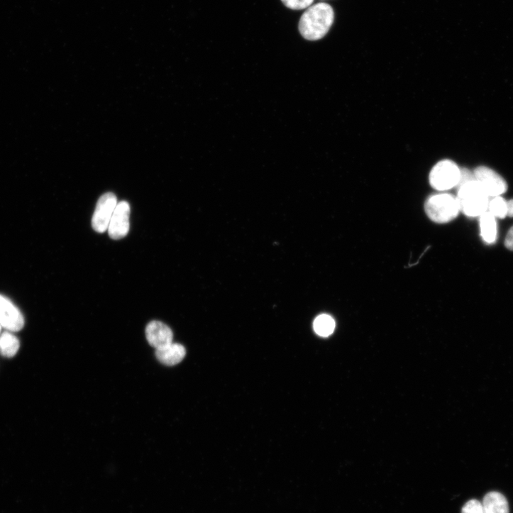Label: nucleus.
<instances>
[{"mask_svg": "<svg viewBox=\"0 0 513 513\" xmlns=\"http://www.w3.org/2000/svg\"><path fill=\"white\" fill-rule=\"evenodd\" d=\"M333 21L331 6L320 3L310 6L303 13L299 23V31L305 40H319L328 33Z\"/></svg>", "mask_w": 513, "mask_h": 513, "instance_id": "1", "label": "nucleus"}, {"mask_svg": "<svg viewBox=\"0 0 513 513\" xmlns=\"http://www.w3.org/2000/svg\"><path fill=\"white\" fill-rule=\"evenodd\" d=\"M457 199L460 209L469 217H480L487 212L489 197L475 180L458 187Z\"/></svg>", "mask_w": 513, "mask_h": 513, "instance_id": "2", "label": "nucleus"}, {"mask_svg": "<svg viewBox=\"0 0 513 513\" xmlns=\"http://www.w3.org/2000/svg\"><path fill=\"white\" fill-rule=\"evenodd\" d=\"M424 209L427 216L436 224L449 223L460 211L457 197L448 194L431 197L426 202Z\"/></svg>", "mask_w": 513, "mask_h": 513, "instance_id": "3", "label": "nucleus"}, {"mask_svg": "<svg viewBox=\"0 0 513 513\" xmlns=\"http://www.w3.org/2000/svg\"><path fill=\"white\" fill-rule=\"evenodd\" d=\"M460 170L452 160L438 162L431 170L429 175L431 186L439 192H445L458 187Z\"/></svg>", "mask_w": 513, "mask_h": 513, "instance_id": "4", "label": "nucleus"}, {"mask_svg": "<svg viewBox=\"0 0 513 513\" xmlns=\"http://www.w3.org/2000/svg\"><path fill=\"white\" fill-rule=\"evenodd\" d=\"M473 175L475 180L489 197H500L507 190V185L504 179L488 167H478L475 169Z\"/></svg>", "mask_w": 513, "mask_h": 513, "instance_id": "5", "label": "nucleus"}, {"mask_svg": "<svg viewBox=\"0 0 513 513\" xmlns=\"http://www.w3.org/2000/svg\"><path fill=\"white\" fill-rule=\"evenodd\" d=\"M117 204L116 197L112 193H106L101 197L92 221L93 229L96 232L103 233L108 230Z\"/></svg>", "mask_w": 513, "mask_h": 513, "instance_id": "6", "label": "nucleus"}, {"mask_svg": "<svg viewBox=\"0 0 513 513\" xmlns=\"http://www.w3.org/2000/svg\"><path fill=\"white\" fill-rule=\"evenodd\" d=\"M130 205L128 202L118 203L108 228L111 239L120 240L127 236L130 229Z\"/></svg>", "mask_w": 513, "mask_h": 513, "instance_id": "7", "label": "nucleus"}, {"mask_svg": "<svg viewBox=\"0 0 513 513\" xmlns=\"http://www.w3.org/2000/svg\"><path fill=\"white\" fill-rule=\"evenodd\" d=\"M0 323L10 331H19L25 325L20 309L6 297L0 294Z\"/></svg>", "mask_w": 513, "mask_h": 513, "instance_id": "8", "label": "nucleus"}, {"mask_svg": "<svg viewBox=\"0 0 513 513\" xmlns=\"http://www.w3.org/2000/svg\"><path fill=\"white\" fill-rule=\"evenodd\" d=\"M145 336L149 345L155 350L164 348L173 343L172 330L159 321H152L147 325Z\"/></svg>", "mask_w": 513, "mask_h": 513, "instance_id": "9", "label": "nucleus"}, {"mask_svg": "<svg viewBox=\"0 0 513 513\" xmlns=\"http://www.w3.org/2000/svg\"><path fill=\"white\" fill-rule=\"evenodd\" d=\"M186 355L187 351L185 348L177 343H172L155 351L157 360L166 366H175L181 363L185 358Z\"/></svg>", "mask_w": 513, "mask_h": 513, "instance_id": "10", "label": "nucleus"}, {"mask_svg": "<svg viewBox=\"0 0 513 513\" xmlns=\"http://www.w3.org/2000/svg\"><path fill=\"white\" fill-rule=\"evenodd\" d=\"M482 503L485 513H509L507 500L500 492H488Z\"/></svg>", "mask_w": 513, "mask_h": 513, "instance_id": "11", "label": "nucleus"}, {"mask_svg": "<svg viewBox=\"0 0 513 513\" xmlns=\"http://www.w3.org/2000/svg\"><path fill=\"white\" fill-rule=\"evenodd\" d=\"M19 339L9 331L0 336V355L5 358H13L20 349Z\"/></svg>", "mask_w": 513, "mask_h": 513, "instance_id": "12", "label": "nucleus"}, {"mask_svg": "<svg viewBox=\"0 0 513 513\" xmlns=\"http://www.w3.org/2000/svg\"><path fill=\"white\" fill-rule=\"evenodd\" d=\"M480 217V233L483 240L487 243H494L497 233L495 218L489 212H485Z\"/></svg>", "mask_w": 513, "mask_h": 513, "instance_id": "13", "label": "nucleus"}, {"mask_svg": "<svg viewBox=\"0 0 513 513\" xmlns=\"http://www.w3.org/2000/svg\"><path fill=\"white\" fill-rule=\"evenodd\" d=\"M335 329V321L328 314H321L318 316L314 321V329L315 332L321 336H328L331 335Z\"/></svg>", "mask_w": 513, "mask_h": 513, "instance_id": "14", "label": "nucleus"}, {"mask_svg": "<svg viewBox=\"0 0 513 513\" xmlns=\"http://www.w3.org/2000/svg\"><path fill=\"white\" fill-rule=\"evenodd\" d=\"M507 203L502 197H495L489 202V213L495 219H504L507 216Z\"/></svg>", "mask_w": 513, "mask_h": 513, "instance_id": "15", "label": "nucleus"}, {"mask_svg": "<svg viewBox=\"0 0 513 513\" xmlns=\"http://www.w3.org/2000/svg\"><path fill=\"white\" fill-rule=\"evenodd\" d=\"M282 4L293 11H301L311 6L314 0H281Z\"/></svg>", "mask_w": 513, "mask_h": 513, "instance_id": "16", "label": "nucleus"}, {"mask_svg": "<svg viewBox=\"0 0 513 513\" xmlns=\"http://www.w3.org/2000/svg\"><path fill=\"white\" fill-rule=\"evenodd\" d=\"M461 513H485L482 503L477 500H470L463 505Z\"/></svg>", "mask_w": 513, "mask_h": 513, "instance_id": "17", "label": "nucleus"}, {"mask_svg": "<svg viewBox=\"0 0 513 513\" xmlns=\"http://www.w3.org/2000/svg\"><path fill=\"white\" fill-rule=\"evenodd\" d=\"M505 247L513 251V227L509 231L504 241Z\"/></svg>", "mask_w": 513, "mask_h": 513, "instance_id": "18", "label": "nucleus"}, {"mask_svg": "<svg viewBox=\"0 0 513 513\" xmlns=\"http://www.w3.org/2000/svg\"><path fill=\"white\" fill-rule=\"evenodd\" d=\"M507 216L513 218V199L507 203Z\"/></svg>", "mask_w": 513, "mask_h": 513, "instance_id": "19", "label": "nucleus"}, {"mask_svg": "<svg viewBox=\"0 0 513 513\" xmlns=\"http://www.w3.org/2000/svg\"><path fill=\"white\" fill-rule=\"evenodd\" d=\"M2 327H3L2 324H1V323H0V331H1Z\"/></svg>", "mask_w": 513, "mask_h": 513, "instance_id": "20", "label": "nucleus"}]
</instances>
